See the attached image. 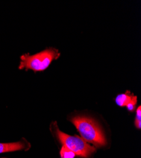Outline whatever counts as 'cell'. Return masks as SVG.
Returning a JSON list of instances; mask_svg holds the SVG:
<instances>
[{
  "label": "cell",
  "mask_w": 141,
  "mask_h": 158,
  "mask_svg": "<svg viewBox=\"0 0 141 158\" xmlns=\"http://www.w3.org/2000/svg\"><path fill=\"white\" fill-rule=\"evenodd\" d=\"M70 121L86 142L93 143L97 148L105 146L106 144L105 136L94 120L86 116H77L72 118Z\"/></svg>",
  "instance_id": "cell-1"
},
{
  "label": "cell",
  "mask_w": 141,
  "mask_h": 158,
  "mask_svg": "<svg viewBox=\"0 0 141 158\" xmlns=\"http://www.w3.org/2000/svg\"><path fill=\"white\" fill-rule=\"evenodd\" d=\"M60 56L58 50L49 48L33 55L29 53L20 56V63L19 67L20 70H32L34 72H42L48 68L53 60Z\"/></svg>",
  "instance_id": "cell-2"
},
{
  "label": "cell",
  "mask_w": 141,
  "mask_h": 158,
  "mask_svg": "<svg viewBox=\"0 0 141 158\" xmlns=\"http://www.w3.org/2000/svg\"><path fill=\"white\" fill-rule=\"evenodd\" d=\"M55 130L56 135L58 140L68 149L73 151L75 155L87 158L96 152V148L94 146L89 144L82 138L78 135H69L63 132L58 129L56 122L54 123Z\"/></svg>",
  "instance_id": "cell-3"
},
{
  "label": "cell",
  "mask_w": 141,
  "mask_h": 158,
  "mask_svg": "<svg viewBox=\"0 0 141 158\" xmlns=\"http://www.w3.org/2000/svg\"><path fill=\"white\" fill-rule=\"evenodd\" d=\"M31 147V143L25 139L15 142L0 143V154L17 151H27Z\"/></svg>",
  "instance_id": "cell-4"
},
{
  "label": "cell",
  "mask_w": 141,
  "mask_h": 158,
  "mask_svg": "<svg viewBox=\"0 0 141 158\" xmlns=\"http://www.w3.org/2000/svg\"><path fill=\"white\" fill-rule=\"evenodd\" d=\"M137 97L135 96L132 93L129 91H126L124 94H119L115 98V102L117 104L121 107L126 106L127 104L132 102L137 103Z\"/></svg>",
  "instance_id": "cell-5"
},
{
  "label": "cell",
  "mask_w": 141,
  "mask_h": 158,
  "mask_svg": "<svg viewBox=\"0 0 141 158\" xmlns=\"http://www.w3.org/2000/svg\"><path fill=\"white\" fill-rule=\"evenodd\" d=\"M60 156L61 158H74L75 154L65 146H63L60 151Z\"/></svg>",
  "instance_id": "cell-6"
},
{
  "label": "cell",
  "mask_w": 141,
  "mask_h": 158,
  "mask_svg": "<svg viewBox=\"0 0 141 158\" xmlns=\"http://www.w3.org/2000/svg\"><path fill=\"white\" fill-rule=\"evenodd\" d=\"M136 103H134V102H132V103H130L129 104L126 105V108L128 109V110H129V111H134V110H135V106Z\"/></svg>",
  "instance_id": "cell-7"
},
{
  "label": "cell",
  "mask_w": 141,
  "mask_h": 158,
  "mask_svg": "<svg viewBox=\"0 0 141 158\" xmlns=\"http://www.w3.org/2000/svg\"><path fill=\"white\" fill-rule=\"evenodd\" d=\"M135 125L138 129H140L141 128V118H135Z\"/></svg>",
  "instance_id": "cell-8"
},
{
  "label": "cell",
  "mask_w": 141,
  "mask_h": 158,
  "mask_svg": "<svg viewBox=\"0 0 141 158\" xmlns=\"http://www.w3.org/2000/svg\"><path fill=\"white\" fill-rule=\"evenodd\" d=\"M136 118H141V107L139 106L136 110Z\"/></svg>",
  "instance_id": "cell-9"
},
{
  "label": "cell",
  "mask_w": 141,
  "mask_h": 158,
  "mask_svg": "<svg viewBox=\"0 0 141 158\" xmlns=\"http://www.w3.org/2000/svg\"><path fill=\"white\" fill-rule=\"evenodd\" d=\"M2 158H5V157H2Z\"/></svg>",
  "instance_id": "cell-10"
}]
</instances>
